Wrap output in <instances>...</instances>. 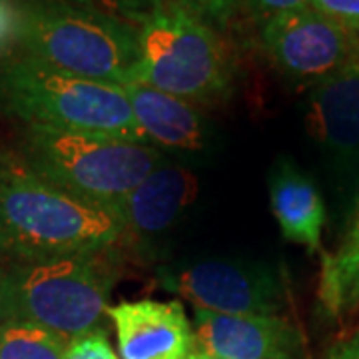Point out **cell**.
Returning a JSON list of instances; mask_svg holds the SVG:
<instances>
[{"instance_id":"1","label":"cell","mask_w":359,"mask_h":359,"mask_svg":"<svg viewBox=\"0 0 359 359\" xmlns=\"http://www.w3.org/2000/svg\"><path fill=\"white\" fill-rule=\"evenodd\" d=\"M122 244L106 210L68 196L0 148V257L11 262L68 256Z\"/></svg>"},{"instance_id":"2","label":"cell","mask_w":359,"mask_h":359,"mask_svg":"<svg viewBox=\"0 0 359 359\" xmlns=\"http://www.w3.org/2000/svg\"><path fill=\"white\" fill-rule=\"evenodd\" d=\"M120 269L118 245L11 262L2 268L4 320L36 323L68 341L100 330Z\"/></svg>"},{"instance_id":"3","label":"cell","mask_w":359,"mask_h":359,"mask_svg":"<svg viewBox=\"0 0 359 359\" xmlns=\"http://www.w3.org/2000/svg\"><path fill=\"white\" fill-rule=\"evenodd\" d=\"M20 52L74 76L126 86L136 82L138 28L65 0H14Z\"/></svg>"},{"instance_id":"4","label":"cell","mask_w":359,"mask_h":359,"mask_svg":"<svg viewBox=\"0 0 359 359\" xmlns=\"http://www.w3.org/2000/svg\"><path fill=\"white\" fill-rule=\"evenodd\" d=\"M0 110L22 126L146 144L122 86L68 74L22 52L0 60Z\"/></svg>"},{"instance_id":"5","label":"cell","mask_w":359,"mask_h":359,"mask_svg":"<svg viewBox=\"0 0 359 359\" xmlns=\"http://www.w3.org/2000/svg\"><path fill=\"white\" fill-rule=\"evenodd\" d=\"M16 152L40 178L108 214L170 160L148 144L48 126H22Z\"/></svg>"},{"instance_id":"6","label":"cell","mask_w":359,"mask_h":359,"mask_svg":"<svg viewBox=\"0 0 359 359\" xmlns=\"http://www.w3.org/2000/svg\"><path fill=\"white\" fill-rule=\"evenodd\" d=\"M136 28L138 84L192 104L230 98L233 65L216 28L170 0H162Z\"/></svg>"},{"instance_id":"7","label":"cell","mask_w":359,"mask_h":359,"mask_svg":"<svg viewBox=\"0 0 359 359\" xmlns=\"http://www.w3.org/2000/svg\"><path fill=\"white\" fill-rule=\"evenodd\" d=\"M156 280L194 308L230 316H278L285 297L282 276L262 262L226 257L176 262L158 268Z\"/></svg>"},{"instance_id":"8","label":"cell","mask_w":359,"mask_h":359,"mask_svg":"<svg viewBox=\"0 0 359 359\" xmlns=\"http://www.w3.org/2000/svg\"><path fill=\"white\" fill-rule=\"evenodd\" d=\"M271 65L292 82L313 88L359 60V36L311 4L259 22Z\"/></svg>"},{"instance_id":"9","label":"cell","mask_w":359,"mask_h":359,"mask_svg":"<svg viewBox=\"0 0 359 359\" xmlns=\"http://www.w3.org/2000/svg\"><path fill=\"white\" fill-rule=\"evenodd\" d=\"M198 192L192 172L166 160L138 188L110 208V216L120 224L122 244L144 252L178 224L190 210Z\"/></svg>"},{"instance_id":"10","label":"cell","mask_w":359,"mask_h":359,"mask_svg":"<svg viewBox=\"0 0 359 359\" xmlns=\"http://www.w3.org/2000/svg\"><path fill=\"white\" fill-rule=\"evenodd\" d=\"M306 128L344 180H359V60L309 88Z\"/></svg>"},{"instance_id":"11","label":"cell","mask_w":359,"mask_h":359,"mask_svg":"<svg viewBox=\"0 0 359 359\" xmlns=\"http://www.w3.org/2000/svg\"><path fill=\"white\" fill-rule=\"evenodd\" d=\"M198 351L218 359H297L299 337L278 316H230L194 308Z\"/></svg>"},{"instance_id":"12","label":"cell","mask_w":359,"mask_h":359,"mask_svg":"<svg viewBox=\"0 0 359 359\" xmlns=\"http://www.w3.org/2000/svg\"><path fill=\"white\" fill-rule=\"evenodd\" d=\"M122 88L146 144L188 160L216 150V130L192 102L138 82Z\"/></svg>"},{"instance_id":"13","label":"cell","mask_w":359,"mask_h":359,"mask_svg":"<svg viewBox=\"0 0 359 359\" xmlns=\"http://www.w3.org/2000/svg\"><path fill=\"white\" fill-rule=\"evenodd\" d=\"M120 359H186L196 347L180 302L136 299L108 308Z\"/></svg>"},{"instance_id":"14","label":"cell","mask_w":359,"mask_h":359,"mask_svg":"<svg viewBox=\"0 0 359 359\" xmlns=\"http://www.w3.org/2000/svg\"><path fill=\"white\" fill-rule=\"evenodd\" d=\"M269 205L287 242L306 245L309 252L321 248L325 205L320 190L292 160H278L269 172Z\"/></svg>"},{"instance_id":"15","label":"cell","mask_w":359,"mask_h":359,"mask_svg":"<svg viewBox=\"0 0 359 359\" xmlns=\"http://www.w3.org/2000/svg\"><path fill=\"white\" fill-rule=\"evenodd\" d=\"M318 294L330 316H339L359 304V204L344 244L321 262Z\"/></svg>"},{"instance_id":"16","label":"cell","mask_w":359,"mask_h":359,"mask_svg":"<svg viewBox=\"0 0 359 359\" xmlns=\"http://www.w3.org/2000/svg\"><path fill=\"white\" fill-rule=\"evenodd\" d=\"M68 344L62 335L30 321L0 323V359H65Z\"/></svg>"},{"instance_id":"17","label":"cell","mask_w":359,"mask_h":359,"mask_svg":"<svg viewBox=\"0 0 359 359\" xmlns=\"http://www.w3.org/2000/svg\"><path fill=\"white\" fill-rule=\"evenodd\" d=\"M70 4H78L84 8L100 11V13L116 16L124 22L140 26L162 0H65Z\"/></svg>"},{"instance_id":"18","label":"cell","mask_w":359,"mask_h":359,"mask_svg":"<svg viewBox=\"0 0 359 359\" xmlns=\"http://www.w3.org/2000/svg\"><path fill=\"white\" fill-rule=\"evenodd\" d=\"M170 2L182 6L184 11H188L192 16L204 20L205 25L216 30H222L230 25V20L238 11L236 0H170Z\"/></svg>"},{"instance_id":"19","label":"cell","mask_w":359,"mask_h":359,"mask_svg":"<svg viewBox=\"0 0 359 359\" xmlns=\"http://www.w3.org/2000/svg\"><path fill=\"white\" fill-rule=\"evenodd\" d=\"M65 359H120V355L112 349L104 330H94L72 339Z\"/></svg>"},{"instance_id":"20","label":"cell","mask_w":359,"mask_h":359,"mask_svg":"<svg viewBox=\"0 0 359 359\" xmlns=\"http://www.w3.org/2000/svg\"><path fill=\"white\" fill-rule=\"evenodd\" d=\"M309 4L359 36V0H309Z\"/></svg>"},{"instance_id":"21","label":"cell","mask_w":359,"mask_h":359,"mask_svg":"<svg viewBox=\"0 0 359 359\" xmlns=\"http://www.w3.org/2000/svg\"><path fill=\"white\" fill-rule=\"evenodd\" d=\"M236 2L242 4L250 14H254L259 22L280 13H290L309 6V0H236Z\"/></svg>"},{"instance_id":"22","label":"cell","mask_w":359,"mask_h":359,"mask_svg":"<svg viewBox=\"0 0 359 359\" xmlns=\"http://www.w3.org/2000/svg\"><path fill=\"white\" fill-rule=\"evenodd\" d=\"M16 40V6L14 0H0V50Z\"/></svg>"},{"instance_id":"23","label":"cell","mask_w":359,"mask_h":359,"mask_svg":"<svg viewBox=\"0 0 359 359\" xmlns=\"http://www.w3.org/2000/svg\"><path fill=\"white\" fill-rule=\"evenodd\" d=\"M327 359H359V332L346 337L330 351Z\"/></svg>"},{"instance_id":"24","label":"cell","mask_w":359,"mask_h":359,"mask_svg":"<svg viewBox=\"0 0 359 359\" xmlns=\"http://www.w3.org/2000/svg\"><path fill=\"white\" fill-rule=\"evenodd\" d=\"M4 321V290H2V268H0V323Z\"/></svg>"},{"instance_id":"25","label":"cell","mask_w":359,"mask_h":359,"mask_svg":"<svg viewBox=\"0 0 359 359\" xmlns=\"http://www.w3.org/2000/svg\"><path fill=\"white\" fill-rule=\"evenodd\" d=\"M186 359H218V358H212V355H208L204 351H198V349H194L192 353L188 355Z\"/></svg>"}]
</instances>
